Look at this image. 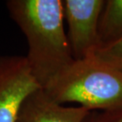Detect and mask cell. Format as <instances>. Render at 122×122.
Masks as SVG:
<instances>
[{
  "mask_svg": "<svg viewBox=\"0 0 122 122\" xmlns=\"http://www.w3.org/2000/svg\"><path fill=\"white\" fill-rule=\"evenodd\" d=\"M6 6L28 43L25 58L41 89L75 61L63 27L61 0H10Z\"/></svg>",
  "mask_w": 122,
  "mask_h": 122,
  "instance_id": "cell-1",
  "label": "cell"
},
{
  "mask_svg": "<svg viewBox=\"0 0 122 122\" xmlns=\"http://www.w3.org/2000/svg\"><path fill=\"white\" fill-rule=\"evenodd\" d=\"M59 104L76 103L90 111L122 107V70L91 56L75 60L45 89Z\"/></svg>",
  "mask_w": 122,
  "mask_h": 122,
  "instance_id": "cell-2",
  "label": "cell"
},
{
  "mask_svg": "<svg viewBox=\"0 0 122 122\" xmlns=\"http://www.w3.org/2000/svg\"><path fill=\"white\" fill-rule=\"evenodd\" d=\"M63 18L67 23L68 42L75 60L91 57L100 47L98 24L104 0H64Z\"/></svg>",
  "mask_w": 122,
  "mask_h": 122,
  "instance_id": "cell-3",
  "label": "cell"
},
{
  "mask_svg": "<svg viewBox=\"0 0 122 122\" xmlns=\"http://www.w3.org/2000/svg\"><path fill=\"white\" fill-rule=\"evenodd\" d=\"M38 89L25 56H0V122H16L23 102Z\"/></svg>",
  "mask_w": 122,
  "mask_h": 122,
  "instance_id": "cell-4",
  "label": "cell"
},
{
  "mask_svg": "<svg viewBox=\"0 0 122 122\" xmlns=\"http://www.w3.org/2000/svg\"><path fill=\"white\" fill-rule=\"evenodd\" d=\"M91 113L82 106L57 103L38 89L23 102L16 122H83Z\"/></svg>",
  "mask_w": 122,
  "mask_h": 122,
  "instance_id": "cell-5",
  "label": "cell"
},
{
  "mask_svg": "<svg viewBox=\"0 0 122 122\" xmlns=\"http://www.w3.org/2000/svg\"><path fill=\"white\" fill-rule=\"evenodd\" d=\"M100 48L122 39V0H107L98 24Z\"/></svg>",
  "mask_w": 122,
  "mask_h": 122,
  "instance_id": "cell-6",
  "label": "cell"
},
{
  "mask_svg": "<svg viewBox=\"0 0 122 122\" xmlns=\"http://www.w3.org/2000/svg\"><path fill=\"white\" fill-rule=\"evenodd\" d=\"M94 56L112 67L122 70V39L98 48Z\"/></svg>",
  "mask_w": 122,
  "mask_h": 122,
  "instance_id": "cell-7",
  "label": "cell"
},
{
  "mask_svg": "<svg viewBox=\"0 0 122 122\" xmlns=\"http://www.w3.org/2000/svg\"><path fill=\"white\" fill-rule=\"evenodd\" d=\"M97 122H122V107L96 113Z\"/></svg>",
  "mask_w": 122,
  "mask_h": 122,
  "instance_id": "cell-8",
  "label": "cell"
},
{
  "mask_svg": "<svg viewBox=\"0 0 122 122\" xmlns=\"http://www.w3.org/2000/svg\"><path fill=\"white\" fill-rule=\"evenodd\" d=\"M83 122H97L96 121V113L95 111H91V113L89 114V116L85 119Z\"/></svg>",
  "mask_w": 122,
  "mask_h": 122,
  "instance_id": "cell-9",
  "label": "cell"
}]
</instances>
